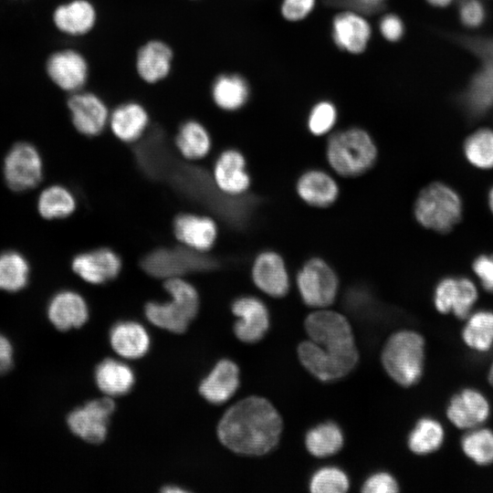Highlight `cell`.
<instances>
[{
    "instance_id": "1",
    "label": "cell",
    "mask_w": 493,
    "mask_h": 493,
    "mask_svg": "<svg viewBox=\"0 0 493 493\" xmlns=\"http://www.w3.org/2000/svg\"><path fill=\"white\" fill-rule=\"evenodd\" d=\"M282 426L281 416L269 401L250 396L225 413L217 435L221 443L235 453L262 456L278 445Z\"/></svg>"
},
{
    "instance_id": "2",
    "label": "cell",
    "mask_w": 493,
    "mask_h": 493,
    "mask_svg": "<svg viewBox=\"0 0 493 493\" xmlns=\"http://www.w3.org/2000/svg\"><path fill=\"white\" fill-rule=\"evenodd\" d=\"M377 156L373 139L359 127L331 134L326 146L329 165L342 177H357L365 173L372 168Z\"/></svg>"
},
{
    "instance_id": "3",
    "label": "cell",
    "mask_w": 493,
    "mask_h": 493,
    "mask_svg": "<svg viewBox=\"0 0 493 493\" xmlns=\"http://www.w3.org/2000/svg\"><path fill=\"white\" fill-rule=\"evenodd\" d=\"M381 359L388 375L398 384L409 387L423 374L425 340L415 331L399 330L387 340Z\"/></svg>"
},
{
    "instance_id": "4",
    "label": "cell",
    "mask_w": 493,
    "mask_h": 493,
    "mask_svg": "<svg viewBox=\"0 0 493 493\" xmlns=\"http://www.w3.org/2000/svg\"><path fill=\"white\" fill-rule=\"evenodd\" d=\"M171 297L166 302H149L145 315L153 325L175 333L184 332L198 311L199 298L194 287L182 277L165 279Z\"/></svg>"
},
{
    "instance_id": "5",
    "label": "cell",
    "mask_w": 493,
    "mask_h": 493,
    "mask_svg": "<svg viewBox=\"0 0 493 493\" xmlns=\"http://www.w3.org/2000/svg\"><path fill=\"white\" fill-rule=\"evenodd\" d=\"M462 204L458 194L448 185L435 182L425 186L418 194L414 215L424 227L446 233L458 223Z\"/></svg>"
},
{
    "instance_id": "6",
    "label": "cell",
    "mask_w": 493,
    "mask_h": 493,
    "mask_svg": "<svg viewBox=\"0 0 493 493\" xmlns=\"http://www.w3.org/2000/svg\"><path fill=\"white\" fill-rule=\"evenodd\" d=\"M296 285L302 301L317 309L330 306L339 290L336 272L320 257H311L301 266Z\"/></svg>"
},
{
    "instance_id": "7",
    "label": "cell",
    "mask_w": 493,
    "mask_h": 493,
    "mask_svg": "<svg viewBox=\"0 0 493 493\" xmlns=\"http://www.w3.org/2000/svg\"><path fill=\"white\" fill-rule=\"evenodd\" d=\"M309 340L337 353L357 351L351 324L341 313L318 309L309 313L304 322Z\"/></svg>"
},
{
    "instance_id": "8",
    "label": "cell",
    "mask_w": 493,
    "mask_h": 493,
    "mask_svg": "<svg viewBox=\"0 0 493 493\" xmlns=\"http://www.w3.org/2000/svg\"><path fill=\"white\" fill-rule=\"evenodd\" d=\"M45 72L58 89L69 95L85 89L89 78V66L79 50L63 47L47 56Z\"/></svg>"
},
{
    "instance_id": "9",
    "label": "cell",
    "mask_w": 493,
    "mask_h": 493,
    "mask_svg": "<svg viewBox=\"0 0 493 493\" xmlns=\"http://www.w3.org/2000/svg\"><path fill=\"white\" fill-rule=\"evenodd\" d=\"M298 356L304 368L322 382H330L347 375L357 364L358 351L347 353L330 351L310 340L298 346Z\"/></svg>"
},
{
    "instance_id": "10",
    "label": "cell",
    "mask_w": 493,
    "mask_h": 493,
    "mask_svg": "<svg viewBox=\"0 0 493 493\" xmlns=\"http://www.w3.org/2000/svg\"><path fill=\"white\" fill-rule=\"evenodd\" d=\"M213 261L204 253L186 246L160 248L150 253L142 261L147 273L162 278H179L184 274L212 267Z\"/></svg>"
},
{
    "instance_id": "11",
    "label": "cell",
    "mask_w": 493,
    "mask_h": 493,
    "mask_svg": "<svg viewBox=\"0 0 493 493\" xmlns=\"http://www.w3.org/2000/svg\"><path fill=\"white\" fill-rule=\"evenodd\" d=\"M43 164L37 148L29 142H17L4 161V177L7 186L23 192L37 186L42 179Z\"/></svg>"
},
{
    "instance_id": "12",
    "label": "cell",
    "mask_w": 493,
    "mask_h": 493,
    "mask_svg": "<svg viewBox=\"0 0 493 493\" xmlns=\"http://www.w3.org/2000/svg\"><path fill=\"white\" fill-rule=\"evenodd\" d=\"M115 404L106 396L91 400L73 410L67 417L69 430L82 440L99 444L104 441Z\"/></svg>"
},
{
    "instance_id": "13",
    "label": "cell",
    "mask_w": 493,
    "mask_h": 493,
    "mask_svg": "<svg viewBox=\"0 0 493 493\" xmlns=\"http://www.w3.org/2000/svg\"><path fill=\"white\" fill-rule=\"evenodd\" d=\"M67 108L74 128L83 135L96 136L109 123V109L94 92L81 89L69 94Z\"/></svg>"
},
{
    "instance_id": "14",
    "label": "cell",
    "mask_w": 493,
    "mask_h": 493,
    "mask_svg": "<svg viewBox=\"0 0 493 493\" xmlns=\"http://www.w3.org/2000/svg\"><path fill=\"white\" fill-rule=\"evenodd\" d=\"M97 20L98 12L90 0H65L51 13V22L57 32L71 38L89 35Z\"/></svg>"
},
{
    "instance_id": "15",
    "label": "cell",
    "mask_w": 493,
    "mask_h": 493,
    "mask_svg": "<svg viewBox=\"0 0 493 493\" xmlns=\"http://www.w3.org/2000/svg\"><path fill=\"white\" fill-rule=\"evenodd\" d=\"M251 276L257 288L270 297L281 298L289 290L290 280L286 263L275 251L266 250L257 256Z\"/></svg>"
},
{
    "instance_id": "16",
    "label": "cell",
    "mask_w": 493,
    "mask_h": 493,
    "mask_svg": "<svg viewBox=\"0 0 493 493\" xmlns=\"http://www.w3.org/2000/svg\"><path fill=\"white\" fill-rule=\"evenodd\" d=\"M232 311L238 318L234 326L236 336L247 343L261 340L269 328V313L262 300L246 296L235 300Z\"/></svg>"
},
{
    "instance_id": "17",
    "label": "cell",
    "mask_w": 493,
    "mask_h": 493,
    "mask_svg": "<svg viewBox=\"0 0 493 493\" xmlns=\"http://www.w3.org/2000/svg\"><path fill=\"white\" fill-rule=\"evenodd\" d=\"M477 298V291L471 280L446 278L435 289L434 303L439 312L444 314L453 312L457 318L465 319Z\"/></svg>"
},
{
    "instance_id": "18",
    "label": "cell",
    "mask_w": 493,
    "mask_h": 493,
    "mask_svg": "<svg viewBox=\"0 0 493 493\" xmlns=\"http://www.w3.org/2000/svg\"><path fill=\"white\" fill-rule=\"evenodd\" d=\"M331 36L339 48L351 54H360L368 46L372 29L362 13L347 9L334 16Z\"/></svg>"
},
{
    "instance_id": "19",
    "label": "cell",
    "mask_w": 493,
    "mask_h": 493,
    "mask_svg": "<svg viewBox=\"0 0 493 493\" xmlns=\"http://www.w3.org/2000/svg\"><path fill=\"white\" fill-rule=\"evenodd\" d=\"M71 267L83 280L99 285L117 277L121 268V261L112 250L99 248L79 254L73 258Z\"/></svg>"
},
{
    "instance_id": "20",
    "label": "cell",
    "mask_w": 493,
    "mask_h": 493,
    "mask_svg": "<svg viewBox=\"0 0 493 493\" xmlns=\"http://www.w3.org/2000/svg\"><path fill=\"white\" fill-rule=\"evenodd\" d=\"M213 180L223 194L236 196L246 192L250 176L243 154L234 149L224 151L214 164Z\"/></svg>"
},
{
    "instance_id": "21",
    "label": "cell",
    "mask_w": 493,
    "mask_h": 493,
    "mask_svg": "<svg viewBox=\"0 0 493 493\" xmlns=\"http://www.w3.org/2000/svg\"><path fill=\"white\" fill-rule=\"evenodd\" d=\"M296 192L307 205L326 208L337 201L340 188L330 173L321 169H309L298 178Z\"/></svg>"
},
{
    "instance_id": "22",
    "label": "cell",
    "mask_w": 493,
    "mask_h": 493,
    "mask_svg": "<svg viewBox=\"0 0 493 493\" xmlns=\"http://www.w3.org/2000/svg\"><path fill=\"white\" fill-rule=\"evenodd\" d=\"M47 318L58 330L78 329L89 319L88 305L79 293L62 290L54 295L49 301Z\"/></svg>"
},
{
    "instance_id": "23",
    "label": "cell",
    "mask_w": 493,
    "mask_h": 493,
    "mask_svg": "<svg viewBox=\"0 0 493 493\" xmlns=\"http://www.w3.org/2000/svg\"><path fill=\"white\" fill-rule=\"evenodd\" d=\"M171 47L162 40L152 39L142 45L135 58L138 76L146 83L155 84L168 77L173 63Z\"/></svg>"
},
{
    "instance_id": "24",
    "label": "cell",
    "mask_w": 493,
    "mask_h": 493,
    "mask_svg": "<svg viewBox=\"0 0 493 493\" xmlns=\"http://www.w3.org/2000/svg\"><path fill=\"white\" fill-rule=\"evenodd\" d=\"M176 238L190 249L205 253L210 249L217 236V227L208 216L194 214L178 215L173 223Z\"/></svg>"
},
{
    "instance_id": "25",
    "label": "cell",
    "mask_w": 493,
    "mask_h": 493,
    "mask_svg": "<svg viewBox=\"0 0 493 493\" xmlns=\"http://www.w3.org/2000/svg\"><path fill=\"white\" fill-rule=\"evenodd\" d=\"M446 415L457 428L470 429L487 420L489 415V404L479 392L466 389L451 399Z\"/></svg>"
},
{
    "instance_id": "26",
    "label": "cell",
    "mask_w": 493,
    "mask_h": 493,
    "mask_svg": "<svg viewBox=\"0 0 493 493\" xmlns=\"http://www.w3.org/2000/svg\"><path fill=\"white\" fill-rule=\"evenodd\" d=\"M238 385L237 365L230 360H221L202 381L199 392L209 403L220 404L234 395Z\"/></svg>"
},
{
    "instance_id": "27",
    "label": "cell",
    "mask_w": 493,
    "mask_h": 493,
    "mask_svg": "<svg viewBox=\"0 0 493 493\" xmlns=\"http://www.w3.org/2000/svg\"><path fill=\"white\" fill-rule=\"evenodd\" d=\"M148 123V112L138 102L122 103L110 113V128L114 136L124 142L138 140L143 134Z\"/></svg>"
},
{
    "instance_id": "28",
    "label": "cell",
    "mask_w": 493,
    "mask_h": 493,
    "mask_svg": "<svg viewBox=\"0 0 493 493\" xmlns=\"http://www.w3.org/2000/svg\"><path fill=\"white\" fill-rule=\"evenodd\" d=\"M110 340L116 353L127 359H138L149 349L150 338L144 327L135 321H122L113 326Z\"/></svg>"
},
{
    "instance_id": "29",
    "label": "cell",
    "mask_w": 493,
    "mask_h": 493,
    "mask_svg": "<svg viewBox=\"0 0 493 493\" xmlns=\"http://www.w3.org/2000/svg\"><path fill=\"white\" fill-rule=\"evenodd\" d=\"M95 381L99 389L107 396H120L131 389L134 375L125 363L114 359H106L97 366Z\"/></svg>"
},
{
    "instance_id": "30",
    "label": "cell",
    "mask_w": 493,
    "mask_h": 493,
    "mask_svg": "<svg viewBox=\"0 0 493 493\" xmlns=\"http://www.w3.org/2000/svg\"><path fill=\"white\" fill-rule=\"evenodd\" d=\"M211 91L215 104L226 111L241 109L246 103L250 92L247 81L238 74L218 76Z\"/></svg>"
},
{
    "instance_id": "31",
    "label": "cell",
    "mask_w": 493,
    "mask_h": 493,
    "mask_svg": "<svg viewBox=\"0 0 493 493\" xmlns=\"http://www.w3.org/2000/svg\"><path fill=\"white\" fill-rule=\"evenodd\" d=\"M344 436L341 427L327 421L310 428L305 435L307 450L316 457H327L338 453L343 446Z\"/></svg>"
},
{
    "instance_id": "32",
    "label": "cell",
    "mask_w": 493,
    "mask_h": 493,
    "mask_svg": "<svg viewBox=\"0 0 493 493\" xmlns=\"http://www.w3.org/2000/svg\"><path fill=\"white\" fill-rule=\"evenodd\" d=\"M175 145L185 159L199 160L209 152L211 138L203 124L190 120L180 127L175 138Z\"/></svg>"
},
{
    "instance_id": "33",
    "label": "cell",
    "mask_w": 493,
    "mask_h": 493,
    "mask_svg": "<svg viewBox=\"0 0 493 493\" xmlns=\"http://www.w3.org/2000/svg\"><path fill=\"white\" fill-rule=\"evenodd\" d=\"M445 433L439 422L433 418L420 419L408 435V447L416 455H427L443 444Z\"/></svg>"
},
{
    "instance_id": "34",
    "label": "cell",
    "mask_w": 493,
    "mask_h": 493,
    "mask_svg": "<svg viewBox=\"0 0 493 493\" xmlns=\"http://www.w3.org/2000/svg\"><path fill=\"white\" fill-rule=\"evenodd\" d=\"M29 265L26 259L16 251L0 254V289L16 292L28 282Z\"/></svg>"
},
{
    "instance_id": "35",
    "label": "cell",
    "mask_w": 493,
    "mask_h": 493,
    "mask_svg": "<svg viewBox=\"0 0 493 493\" xmlns=\"http://www.w3.org/2000/svg\"><path fill=\"white\" fill-rule=\"evenodd\" d=\"M76 208L73 194L64 186L50 185L42 191L37 201V209L46 219L63 218L71 215Z\"/></svg>"
},
{
    "instance_id": "36",
    "label": "cell",
    "mask_w": 493,
    "mask_h": 493,
    "mask_svg": "<svg viewBox=\"0 0 493 493\" xmlns=\"http://www.w3.org/2000/svg\"><path fill=\"white\" fill-rule=\"evenodd\" d=\"M462 337L470 348L487 351L493 345V312L478 311L467 320Z\"/></svg>"
},
{
    "instance_id": "37",
    "label": "cell",
    "mask_w": 493,
    "mask_h": 493,
    "mask_svg": "<svg viewBox=\"0 0 493 493\" xmlns=\"http://www.w3.org/2000/svg\"><path fill=\"white\" fill-rule=\"evenodd\" d=\"M467 159L475 166L493 167V131L482 129L471 134L464 144Z\"/></svg>"
},
{
    "instance_id": "38",
    "label": "cell",
    "mask_w": 493,
    "mask_h": 493,
    "mask_svg": "<svg viewBox=\"0 0 493 493\" xmlns=\"http://www.w3.org/2000/svg\"><path fill=\"white\" fill-rule=\"evenodd\" d=\"M464 453L478 465L493 462V432L488 429H477L462 439Z\"/></svg>"
},
{
    "instance_id": "39",
    "label": "cell",
    "mask_w": 493,
    "mask_h": 493,
    "mask_svg": "<svg viewBox=\"0 0 493 493\" xmlns=\"http://www.w3.org/2000/svg\"><path fill=\"white\" fill-rule=\"evenodd\" d=\"M350 480L346 473L333 466L316 470L309 480L313 493H343L349 489Z\"/></svg>"
},
{
    "instance_id": "40",
    "label": "cell",
    "mask_w": 493,
    "mask_h": 493,
    "mask_svg": "<svg viewBox=\"0 0 493 493\" xmlns=\"http://www.w3.org/2000/svg\"><path fill=\"white\" fill-rule=\"evenodd\" d=\"M337 109L329 100H320L310 110L307 126L312 135L322 136L328 134L337 122Z\"/></svg>"
},
{
    "instance_id": "41",
    "label": "cell",
    "mask_w": 493,
    "mask_h": 493,
    "mask_svg": "<svg viewBox=\"0 0 493 493\" xmlns=\"http://www.w3.org/2000/svg\"><path fill=\"white\" fill-rule=\"evenodd\" d=\"M364 493H394L399 491L395 478L388 472L379 471L372 474L362 487Z\"/></svg>"
},
{
    "instance_id": "42",
    "label": "cell",
    "mask_w": 493,
    "mask_h": 493,
    "mask_svg": "<svg viewBox=\"0 0 493 493\" xmlns=\"http://www.w3.org/2000/svg\"><path fill=\"white\" fill-rule=\"evenodd\" d=\"M315 5L316 0H283L280 12L286 20L297 22L306 18Z\"/></svg>"
},
{
    "instance_id": "43",
    "label": "cell",
    "mask_w": 493,
    "mask_h": 493,
    "mask_svg": "<svg viewBox=\"0 0 493 493\" xmlns=\"http://www.w3.org/2000/svg\"><path fill=\"white\" fill-rule=\"evenodd\" d=\"M458 13L461 22L468 27L480 26L486 17L485 9L477 0H461Z\"/></svg>"
},
{
    "instance_id": "44",
    "label": "cell",
    "mask_w": 493,
    "mask_h": 493,
    "mask_svg": "<svg viewBox=\"0 0 493 493\" xmlns=\"http://www.w3.org/2000/svg\"><path fill=\"white\" fill-rule=\"evenodd\" d=\"M382 36L390 42L400 40L404 33V26L402 19L393 14H388L382 17L379 23Z\"/></svg>"
},
{
    "instance_id": "45",
    "label": "cell",
    "mask_w": 493,
    "mask_h": 493,
    "mask_svg": "<svg viewBox=\"0 0 493 493\" xmlns=\"http://www.w3.org/2000/svg\"><path fill=\"white\" fill-rule=\"evenodd\" d=\"M473 269L483 287L493 292V256H480L474 261Z\"/></svg>"
},
{
    "instance_id": "46",
    "label": "cell",
    "mask_w": 493,
    "mask_h": 493,
    "mask_svg": "<svg viewBox=\"0 0 493 493\" xmlns=\"http://www.w3.org/2000/svg\"><path fill=\"white\" fill-rule=\"evenodd\" d=\"M13 365V347L10 341L0 333V376L6 373Z\"/></svg>"
},
{
    "instance_id": "47",
    "label": "cell",
    "mask_w": 493,
    "mask_h": 493,
    "mask_svg": "<svg viewBox=\"0 0 493 493\" xmlns=\"http://www.w3.org/2000/svg\"><path fill=\"white\" fill-rule=\"evenodd\" d=\"M386 0H353L352 10L362 14H372L380 11Z\"/></svg>"
},
{
    "instance_id": "48",
    "label": "cell",
    "mask_w": 493,
    "mask_h": 493,
    "mask_svg": "<svg viewBox=\"0 0 493 493\" xmlns=\"http://www.w3.org/2000/svg\"><path fill=\"white\" fill-rule=\"evenodd\" d=\"M330 6L352 10L353 0H323Z\"/></svg>"
},
{
    "instance_id": "49",
    "label": "cell",
    "mask_w": 493,
    "mask_h": 493,
    "mask_svg": "<svg viewBox=\"0 0 493 493\" xmlns=\"http://www.w3.org/2000/svg\"><path fill=\"white\" fill-rule=\"evenodd\" d=\"M430 5L437 7H445L450 5L453 0H426Z\"/></svg>"
},
{
    "instance_id": "50",
    "label": "cell",
    "mask_w": 493,
    "mask_h": 493,
    "mask_svg": "<svg viewBox=\"0 0 493 493\" xmlns=\"http://www.w3.org/2000/svg\"><path fill=\"white\" fill-rule=\"evenodd\" d=\"M163 491H165V492H184V489L177 488H174V487H173L172 488L167 487V488H165L163 489Z\"/></svg>"
},
{
    "instance_id": "51",
    "label": "cell",
    "mask_w": 493,
    "mask_h": 493,
    "mask_svg": "<svg viewBox=\"0 0 493 493\" xmlns=\"http://www.w3.org/2000/svg\"><path fill=\"white\" fill-rule=\"evenodd\" d=\"M489 206L491 211L493 212V188L490 190L489 193Z\"/></svg>"
},
{
    "instance_id": "52",
    "label": "cell",
    "mask_w": 493,
    "mask_h": 493,
    "mask_svg": "<svg viewBox=\"0 0 493 493\" xmlns=\"http://www.w3.org/2000/svg\"><path fill=\"white\" fill-rule=\"evenodd\" d=\"M488 381L490 384L493 386V364L490 368L489 374H488Z\"/></svg>"
}]
</instances>
